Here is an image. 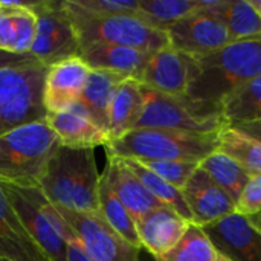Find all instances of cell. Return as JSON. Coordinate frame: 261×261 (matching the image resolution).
<instances>
[{
    "mask_svg": "<svg viewBox=\"0 0 261 261\" xmlns=\"http://www.w3.org/2000/svg\"><path fill=\"white\" fill-rule=\"evenodd\" d=\"M167 35L173 49L191 57L208 55L232 43L226 26L202 8L173 23Z\"/></svg>",
    "mask_w": 261,
    "mask_h": 261,
    "instance_id": "8fae6325",
    "label": "cell"
},
{
    "mask_svg": "<svg viewBox=\"0 0 261 261\" xmlns=\"http://www.w3.org/2000/svg\"><path fill=\"white\" fill-rule=\"evenodd\" d=\"M219 151L231 156L251 176H261V142L229 124L220 133Z\"/></svg>",
    "mask_w": 261,
    "mask_h": 261,
    "instance_id": "83f0119b",
    "label": "cell"
},
{
    "mask_svg": "<svg viewBox=\"0 0 261 261\" xmlns=\"http://www.w3.org/2000/svg\"><path fill=\"white\" fill-rule=\"evenodd\" d=\"M231 127L240 130L245 135H249L252 138H255L257 141L261 142V121H252V122H234L229 124Z\"/></svg>",
    "mask_w": 261,
    "mask_h": 261,
    "instance_id": "d590c367",
    "label": "cell"
},
{
    "mask_svg": "<svg viewBox=\"0 0 261 261\" xmlns=\"http://www.w3.org/2000/svg\"><path fill=\"white\" fill-rule=\"evenodd\" d=\"M190 225V222L167 206L153 210L136 222L141 248L151 258L159 260L180 242Z\"/></svg>",
    "mask_w": 261,
    "mask_h": 261,
    "instance_id": "ac0fdd59",
    "label": "cell"
},
{
    "mask_svg": "<svg viewBox=\"0 0 261 261\" xmlns=\"http://www.w3.org/2000/svg\"><path fill=\"white\" fill-rule=\"evenodd\" d=\"M80 57L90 66V69L112 70L127 78L139 80L151 54L127 46L95 43L81 47Z\"/></svg>",
    "mask_w": 261,
    "mask_h": 261,
    "instance_id": "44dd1931",
    "label": "cell"
},
{
    "mask_svg": "<svg viewBox=\"0 0 261 261\" xmlns=\"http://www.w3.org/2000/svg\"><path fill=\"white\" fill-rule=\"evenodd\" d=\"M252 3V6L257 9V12L261 15V0H249Z\"/></svg>",
    "mask_w": 261,
    "mask_h": 261,
    "instance_id": "74e56055",
    "label": "cell"
},
{
    "mask_svg": "<svg viewBox=\"0 0 261 261\" xmlns=\"http://www.w3.org/2000/svg\"><path fill=\"white\" fill-rule=\"evenodd\" d=\"M80 8L101 15L128 14L138 15L139 0H73Z\"/></svg>",
    "mask_w": 261,
    "mask_h": 261,
    "instance_id": "d6a6232c",
    "label": "cell"
},
{
    "mask_svg": "<svg viewBox=\"0 0 261 261\" xmlns=\"http://www.w3.org/2000/svg\"><path fill=\"white\" fill-rule=\"evenodd\" d=\"M236 213L245 217L261 216V176H251L236 202Z\"/></svg>",
    "mask_w": 261,
    "mask_h": 261,
    "instance_id": "836d02e7",
    "label": "cell"
},
{
    "mask_svg": "<svg viewBox=\"0 0 261 261\" xmlns=\"http://www.w3.org/2000/svg\"><path fill=\"white\" fill-rule=\"evenodd\" d=\"M99 179L93 148H70L58 144L38 188L54 206L76 213H99Z\"/></svg>",
    "mask_w": 261,
    "mask_h": 261,
    "instance_id": "7a4b0ae2",
    "label": "cell"
},
{
    "mask_svg": "<svg viewBox=\"0 0 261 261\" xmlns=\"http://www.w3.org/2000/svg\"><path fill=\"white\" fill-rule=\"evenodd\" d=\"M139 162L179 190H184L185 184L200 167V164L197 162H185V161H139Z\"/></svg>",
    "mask_w": 261,
    "mask_h": 261,
    "instance_id": "1f68e13d",
    "label": "cell"
},
{
    "mask_svg": "<svg viewBox=\"0 0 261 261\" xmlns=\"http://www.w3.org/2000/svg\"><path fill=\"white\" fill-rule=\"evenodd\" d=\"M194 73L187 96L222 106L261 75V37L232 41L208 55L193 57Z\"/></svg>",
    "mask_w": 261,
    "mask_h": 261,
    "instance_id": "6da1fadb",
    "label": "cell"
},
{
    "mask_svg": "<svg viewBox=\"0 0 261 261\" xmlns=\"http://www.w3.org/2000/svg\"><path fill=\"white\" fill-rule=\"evenodd\" d=\"M200 168L236 202L251 177V174L239 162L219 150L203 159L200 162Z\"/></svg>",
    "mask_w": 261,
    "mask_h": 261,
    "instance_id": "484cf974",
    "label": "cell"
},
{
    "mask_svg": "<svg viewBox=\"0 0 261 261\" xmlns=\"http://www.w3.org/2000/svg\"><path fill=\"white\" fill-rule=\"evenodd\" d=\"M144 109L142 84L135 78H125L112 101L109 113V136L110 141L121 138L127 132L136 128Z\"/></svg>",
    "mask_w": 261,
    "mask_h": 261,
    "instance_id": "cb8c5ba5",
    "label": "cell"
},
{
    "mask_svg": "<svg viewBox=\"0 0 261 261\" xmlns=\"http://www.w3.org/2000/svg\"><path fill=\"white\" fill-rule=\"evenodd\" d=\"M127 76L102 69H92L87 84L78 99L93 122L109 135V113L119 84ZM110 138V136H109Z\"/></svg>",
    "mask_w": 261,
    "mask_h": 261,
    "instance_id": "603a6c76",
    "label": "cell"
},
{
    "mask_svg": "<svg viewBox=\"0 0 261 261\" xmlns=\"http://www.w3.org/2000/svg\"><path fill=\"white\" fill-rule=\"evenodd\" d=\"M220 255L231 261H261V216L245 217L237 213L203 226Z\"/></svg>",
    "mask_w": 261,
    "mask_h": 261,
    "instance_id": "7c38bea8",
    "label": "cell"
},
{
    "mask_svg": "<svg viewBox=\"0 0 261 261\" xmlns=\"http://www.w3.org/2000/svg\"><path fill=\"white\" fill-rule=\"evenodd\" d=\"M200 8L226 26L231 41L261 37V15L249 0H200Z\"/></svg>",
    "mask_w": 261,
    "mask_h": 261,
    "instance_id": "7402d4cb",
    "label": "cell"
},
{
    "mask_svg": "<svg viewBox=\"0 0 261 261\" xmlns=\"http://www.w3.org/2000/svg\"><path fill=\"white\" fill-rule=\"evenodd\" d=\"M61 8L76 34L80 49L89 44L104 43L154 54L170 46L165 31L150 26L138 15L92 14L80 8L73 0H61Z\"/></svg>",
    "mask_w": 261,
    "mask_h": 261,
    "instance_id": "277c9868",
    "label": "cell"
},
{
    "mask_svg": "<svg viewBox=\"0 0 261 261\" xmlns=\"http://www.w3.org/2000/svg\"><path fill=\"white\" fill-rule=\"evenodd\" d=\"M102 174L135 222L153 210L164 208V205L144 187L122 158L107 154V165Z\"/></svg>",
    "mask_w": 261,
    "mask_h": 261,
    "instance_id": "d6986e66",
    "label": "cell"
},
{
    "mask_svg": "<svg viewBox=\"0 0 261 261\" xmlns=\"http://www.w3.org/2000/svg\"><path fill=\"white\" fill-rule=\"evenodd\" d=\"M228 124L261 121V75L223 102Z\"/></svg>",
    "mask_w": 261,
    "mask_h": 261,
    "instance_id": "4dcf8cb0",
    "label": "cell"
},
{
    "mask_svg": "<svg viewBox=\"0 0 261 261\" xmlns=\"http://www.w3.org/2000/svg\"><path fill=\"white\" fill-rule=\"evenodd\" d=\"M66 242H67V261H93L83 249V246L78 242V239L75 237L73 231L67 237Z\"/></svg>",
    "mask_w": 261,
    "mask_h": 261,
    "instance_id": "e575fe53",
    "label": "cell"
},
{
    "mask_svg": "<svg viewBox=\"0 0 261 261\" xmlns=\"http://www.w3.org/2000/svg\"><path fill=\"white\" fill-rule=\"evenodd\" d=\"M46 70L47 66L34 57L0 67V136L21 125L46 121Z\"/></svg>",
    "mask_w": 261,
    "mask_h": 261,
    "instance_id": "8992f818",
    "label": "cell"
},
{
    "mask_svg": "<svg viewBox=\"0 0 261 261\" xmlns=\"http://www.w3.org/2000/svg\"><path fill=\"white\" fill-rule=\"evenodd\" d=\"M55 208L93 261H141V248L124 240L99 213Z\"/></svg>",
    "mask_w": 261,
    "mask_h": 261,
    "instance_id": "9c48e42d",
    "label": "cell"
},
{
    "mask_svg": "<svg viewBox=\"0 0 261 261\" xmlns=\"http://www.w3.org/2000/svg\"><path fill=\"white\" fill-rule=\"evenodd\" d=\"M144 109L136 128H168L191 133H222L228 125L222 106L173 96L142 86ZM135 130V128H133Z\"/></svg>",
    "mask_w": 261,
    "mask_h": 261,
    "instance_id": "52a82bcc",
    "label": "cell"
},
{
    "mask_svg": "<svg viewBox=\"0 0 261 261\" xmlns=\"http://www.w3.org/2000/svg\"><path fill=\"white\" fill-rule=\"evenodd\" d=\"M219 261H231V260H229V258H226V257H223V255H220Z\"/></svg>",
    "mask_w": 261,
    "mask_h": 261,
    "instance_id": "ab89813d",
    "label": "cell"
},
{
    "mask_svg": "<svg viewBox=\"0 0 261 261\" xmlns=\"http://www.w3.org/2000/svg\"><path fill=\"white\" fill-rule=\"evenodd\" d=\"M32 58V55H24V57H18V55H9L0 50V67L3 66H9V64H15V63H21Z\"/></svg>",
    "mask_w": 261,
    "mask_h": 261,
    "instance_id": "8d00e7d4",
    "label": "cell"
},
{
    "mask_svg": "<svg viewBox=\"0 0 261 261\" xmlns=\"http://www.w3.org/2000/svg\"><path fill=\"white\" fill-rule=\"evenodd\" d=\"M0 258L8 261H50L32 240L0 187Z\"/></svg>",
    "mask_w": 261,
    "mask_h": 261,
    "instance_id": "ffe728a7",
    "label": "cell"
},
{
    "mask_svg": "<svg viewBox=\"0 0 261 261\" xmlns=\"http://www.w3.org/2000/svg\"><path fill=\"white\" fill-rule=\"evenodd\" d=\"M0 261H8V260H3V258H0Z\"/></svg>",
    "mask_w": 261,
    "mask_h": 261,
    "instance_id": "60d3db41",
    "label": "cell"
},
{
    "mask_svg": "<svg viewBox=\"0 0 261 261\" xmlns=\"http://www.w3.org/2000/svg\"><path fill=\"white\" fill-rule=\"evenodd\" d=\"M141 261H154V260H153V258H151V257L147 254V257H145V258H142V257H141Z\"/></svg>",
    "mask_w": 261,
    "mask_h": 261,
    "instance_id": "f35d334b",
    "label": "cell"
},
{
    "mask_svg": "<svg viewBox=\"0 0 261 261\" xmlns=\"http://www.w3.org/2000/svg\"><path fill=\"white\" fill-rule=\"evenodd\" d=\"M46 122L55 133L58 144L64 147L95 150V147H106L110 142L109 135L93 122L80 102L61 112L46 115Z\"/></svg>",
    "mask_w": 261,
    "mask_h": 261,
    "instance_id": "e0dca14e",
    "label": "cell"
},
{
    "mask_svg": "<svg viewBox=\"0 0 261 261\" xmlns=\"http://www.w3.org/2000/svg\"><path fill=\"white\" fill-rule=\"evenodd\" d=\"M124 161L132 168V171L138 176V179L144 184V187L164 206L173 210L182 219H185L187 222L193 223V214H191V211H190V208H188V205H187V202L184 199L182 190L176 188L174 185L168 184L167 180H164L162 177H159L158 174H154L151 170H148L147 167H144L139 161H135V159H124Z\"/></svg>",
    "mask_w": 261,
    "mask_h": 261,
    "instance_id": "4316f807",
    "label": "cell"
},
{
    "mask_svg": "<svg viewBox=\"0 0 261 261\" xmlns=\"http://www.w3.org/2000/svg\"><path fill=\"white\" fill-rule=\"evenodd\" d=\"M90 72V66L80 55L49 64L43 90L46 113H57L78 102Z\"/></svg>",
    "mask_w": 261,
    "mask_h": 261,
    "instance_id": "4fadbf2b",
    "label": "cell"
},
{
    "mask_svg": "<svg viewBox=\"0 0 261 261\" xmlns=\"http://www.w3.org/2000/svg\"><path fill=\"white\" fill-rule=\"evenodd\" d=\"M98 202H99V214L104 220L130 245L141 248L136 222L133 220L132 214L127 208L121 203V200L115 196L109 180L104 174L99 179V190H98ZM142 249V248H141Z\"/></svg>",
    "mask_w": 261,
    "mask_h": 261,
    "instance_id": "d4e9b609",
    "label": "cell"
},
{
    "mask_svg": "<svg viewBox=\"0 0 261 261\" xmlns=\"http://www.w3.org/2000/svg\"><path fill=\"white\" fill-rule=\"evenodd\" d=\"M182 194L193 214V223L202 228L236 213V200L200 167L185 184Z\"/></svg>",
    "mask_w": 261,
    "mask_h": 261,
    "instance_id": "9a60e30c",
    "label": "cell"
},
{
    "mask_svg": "<svg viewBox=\"0 0 261 261\" xmlns=\"http://www.w3.org/2000/svg\"><path fill=\"white\" fill-rule=\"evenodd\" d=\"M193 73V57L168 46L151 54L138 81L147 89L173 96H184L188 92Z\"/></svg>",
    "mask_w": 261,
    "mask_h": 261,
    "instance_id": "5bb4252c",
    "label": "cell"
},
{
    "mask_svg": "<svg viewBox=\"0 0 261 261\" xmlns=\"http://www.w3.org/2000/svg\"><path fill=\"white\" fill-rule=\"evenodd\" d=\"M32 8L37 14V37L31 55L46 66L80 55V43L61 0H32Z\"/></svg>",
    "mask_w": 261,
    "mask_h": 261,
    "instance_id": "30bf717a",
    "label": "cell"
},
{
    "mask_svg": "<svg viewBox=\"0 0 261 261\" xmlns=\"http://www.w3.org/2000/svg\"><path fill=\"white\" fill-rule=\"evenodd\" d=\"M58 147L46 121L31 122L0 136V182L38 187L44 168Z\"/></svg>",
    "mask_w": 261,
    "mask_h": 261,
    "instance_id": "5b68a950",
    "label": "cell"
},
{
    "mask_svg": "<svg viewBox=\"0 0 261 261\" xmlns=\"http://www.w3.org/2000/svg\"><path fill=\"white\" fill-rule=\"evenodd\" d=\"M23 226L50 261H67V237L72 229L38 187L0 182Z\"/></svg>",
    "mask_w": 261,
    "mask_h": 261,
    "instance_id": "ba28073f",
    "label": "cell"
},
{
    "mask_svg": "<svg viewBox=\"0 0 261 261\" xmlns=\"http://www.w3.org/2000/svg\"><path fill=\"white\" fill-rule=\"evenodd\" d=\"M220 254L202 226L191 223L180 242L164 257L154 261H219Z\"/></svg>",
    "mask_w": 261,
    "mask_h": 261,
    "instance_id": "f546056e",
    "label": "cell"
},
{
    "mask_svg": "<svg viewBox=\"0 0 261 261\" xmlns=\"http://www.w3.org/2000/svg\"><path fill=\"white\" fill-rule=\"evenodd\" d=\"M37 37V14L32 2L0 0V50L9 55H31Z\"/></svg>",
    "mask_w": 261,
    "mask_h": 261,
    "instance_id": "2e32d148",
    "label": "cell"
},
{
    "mask_svg": "<svg viewBox=\"0 0 261 261\" xmlns=\"http://www.w3.org/2000/svg\"><path fill=\"white\" fill-rule=\"evenodd\" d=\"M220 133L168 128H135L106 145L109 156L136 161H185L200 164L219 150Z\"/></svg>",
    "mask_w": 261,
    "mask_h": 261,
    "instance_id": "3957f363",
    "label": "cell"
},
{
    "mask_svg": "<svg viewBox=\"0 0 261 261\" xmlns=\"http://www.w3.org/2000/svg\"><path fill=\"white\" fill-rule=\"evenodd\" d=\"M200 8V0H139L138 17L150 26L165 31Z\"/></svg>",
    "mask_w": 261,
    "mask_h": 261,
    "instance_id": "f1b7e54d",
    "label": "cell"
}]
</instances>
